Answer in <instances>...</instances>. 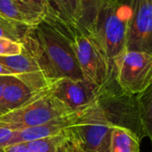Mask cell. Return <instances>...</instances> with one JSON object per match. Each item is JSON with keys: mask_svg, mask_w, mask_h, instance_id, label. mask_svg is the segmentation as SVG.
<instances>
[{"mask_svg": "<svg viewBox=\"0 0 152 152\" xmlns=\"http://www.w3.org/2000/svg\"><path fill=\"white\" fill-rule=\"evenodd\" d=\"M22 44L50 83L61 78L83 79L72 47L71 33L57 22L46 16L31 28Z\"/></svg>", "mask_w": 152, "mask_h": 152, "instance_id": "obj_1", "label": "cell"}, {"mask_svg": "<svg viewBox=\"0 0 152 152\" xmlns=\"http://www.w3.org/2000/svg\"><path fill=\"white\" fill-rule=\"evenodd\" d=\"M115 126L129 129L139 136L142 133L138 110L127 99L106 96L85 107L76 124L84 152H110Z\"/></svg>", "mask_w": 152, "mask_h": 152, "instance_id": "obj_2", "label": "cell"}, {"mask_svg": "<svg viewBox=\"0 0 152 152\" xmlns=\"http://www.w3.org/2000/svg\"><path fill=\"white\" fill-rule=\"evenodd\" d=\"M132 7L133 0H105L97 16L91 35L111 62L125 51Z\"/></svg>", "mask_w": 152, "mask_h": 152, "instance_id": "obj_3", "label": "cell"}, {"mask_svg": "<svg viewBox=\"0 0 152 152\" xmlns=\"http://www.w3.org/2000/svg\"><path fill=\"white\" fill-rule=\"evenodd\" d=\"M63 103L56 99L48 88L35 93L21 107L11 110L0 117L14 131L41 125L54 119L72 114Z\"/></svg>", "mask_w": 152, "mask_h": 152, "instance_id": "obj_4", "label": "cell"}, {"mask_svg": "<svg viewBox=\"0 0 152 152\" xmlns=\"http://www.w3.org/2000/svg\"><path fill=\"white\" fill-rule=\"evenodd\" d=\"M72 47L83 79L102 87L114 72L111 62L92 35L81 30L71 36Z\"/></svg>", "mask_w": 152, "mask_h": 152, "instance_id": "obj_5", "label": "cell"}, {"mask_svg": "<svg viewBox=\"0 0 152 152\" xmlns=\"http://www.w3.org/2000/svg\"><path fill=\"white\" fill-rule=\"evenodd\" d=\"M113 63L116 83L124 92L137 96L152 83L151 54L124 51Z\"/></svg>", "mask_w": 152, "mask_h": 152, "instance_id": "obj_6", "label": "cell"}, {"mask_svg": "<svg viewBox=\"0 0 152 152\" xmlns=\"http://www.w3.org/2000/svg\"><path fill=\"white\" fill-rule=\"evenodd\" d=\"M48 90L69 110L76 112L96 101L101 87L85 79L61 78L52 82Z\"/></svg>", "mask_w": 152, "mask_h": 152, "instance_id": "obj_7", "label": "cell"}, {"mask_svg": "<svg viewBox=\"0 0 152 152\" xmlns=\"http://www.w3.org/2000/svg\"><path fill=\"white\" fill-rule=\"evenodd\" d=\"M125 51L145 52L152 55L151 0H133L132 15L126 35Z\"/></svg>", "mask_w": 152, "mask_h": 152, "instance_id": "obj_8", "label": "cell"}, {"mask_svg": "<svg viewBox=\"0 0 152 152\" xmlns=\"http://www.w3.org/2000/svg\"><path fill=\"white\" fill-rule=\"evenodd\" d=\"M0 64L7 68L15 77L21 80L34 93L48 89L50 84L35 59L24 49L20 55L0 56Z\"/></svg>", "mask_w": 152, "mask_h": 152, "instance_id": "obj_9", "label": "cell"}, {"mask_svg": "<svg viewBox=\"0 0 152 152\" xmlns=\"http://www.w3.org/2000/svg\"><path fill=\"white\" fill-rule=\"evenodd\" d=\"M84 108L76 111L68 115H64L56 119H54L48 123L41 125L27 127L21 130L14 131L10 139L6 142L4 146L13 145L17 143H27L33 140L44 139L47 137H51L58 135L71 127H72L77 122L82 111ZM3 146V147H4Z\"/></svg>", "mask_w": 152, "mask_h": 152, "instance_id": "obj_10", "label": "cell"}, {"mask_svg": "<svg viewBox=\"0 0 152 152\" xmlns=\"http://www.w3.org/2000/svg\"><path fill=\"white\" fill-rule=\"evenodd\" d=\"M0 15L32 28L45 19L47 11L29 0H0Z\"/></svg>", "mask_w": 152, "mask_h": 152, "instance_id": "obj_11", "label": "cell"}, {"mask_svg": "<svg viewBox=\"0 0 152 152\" xmlns=\"http://www.w3.org/2000/svg\"><path fill=\"white\" fill-rule=\"evenodd\" d=\"M76 124L58 135L33 140L26 144L32 152H84Z\"/></svg>", "mask_w": 152, "mask_h": 152, "instance_id": "obj_12", "label": "cell"}, {"mask_svg": "<svg viewBox=\"0 0 152 152\" xmlns=\"http://www.w3.org/2000/svg\"><path fill=\"white\" fill-rule=\"evenodd\" d=\"M48 18L57 22L65 27L71 36L79 31L80 3L79 0H44Z\"/></svg>", "mask_w": 152, "mask_h": 152, "instance_id": "obj_13", "label": "cell"}, {"mask_svg": "<svg viewBox=\"0 0 152 152\" xmlns=\"http://www.w3.org/2000/svg\"><path fill=\"white\" fill-rule=\"evenodd\" d=\"M35 93L21 80L15 76H7L4 87L1 105L9 111L27 102Z\"/></svg>", "mask_w": 152, "mask_h": 152, "instance_id": "obj_14", "label": "cell"}, {"mask_svg": "<svg viewBox=\"0 0 152 152\" xmlns=\"http://www.w3.org/2000/svg\"><path fill=\"white\" fill-rule=\"evenodd\" d=\"M141 140L132 131L115 126L110 140V152H140Z\"/></svg>", "mask_w": 152, "mask_h": 152, "instance_id": "obj_15", "label": "cell"}, {"mask_svg": "<svg viewBox=\"0 0 152 152\" xmlns=\"http://www.w3.org/2000/svg\"><path fill=\"white\" fill-rule=\"evenodd\" d=\"M105 0H79L80 17L79 29L88 34H91L99 12Z\"/></svg>", "mask_w": 152, "mask_h": 152, "instance_id": "obj_16", "label": "cell"}, {"mask_svg": "<svg viewBox=\"0 0 152 152\" xmlns=\"http://www.w3.org/2000/svg\"><path fill=\"white\" fill-rule=\"evenodd\" d=\"M137 103L144 135L149 138L152 144V83L137 95Z\"/></svg>", "mask_w": 152, "mask_h": 152, "instance_id": "obj_17", "label": "cell"}, {"mask_svg": "<svg viewBox=\"0 0 152 152\" xmlns=\"http://www.w3.org/2000/svg\"><path fill=\"white\" fill-rule=\"evenodd\" d=\"M31 27L13 22L0 15V38H6L17 42H23Z\"/></svg>", "mask_w": 152, "mask_h": 152, "instance_id": "obj_18", "label": "cell"}, {"mask_svg": "<svg viewBox=\"0 0 152 152\" xmlns=\"http://www.w3.org/2000/svg\"><path fill=\"white\" fill-rule=\"evenodd\" d=\"M23 47L21 42L14 41L9 39L0 38V56H10L20 55Z\"/></svg>", "mask_w": 152, "mask_h": 152, "instance_id": "obj_19", "label": "cell"}, {"mask_svg": "<svg viewBox=\"0 0 152 152\" xmlns=\"http://www.w3.org/2000/svg\"><path fill=\"white\" fill-rule=\"evenodd\" d=\"M14 130L6 123L0 122V147H3L6 142L10 139Z\"/></svg>", "mask_w": 152, "mask_h": 152, "instance_id": "obj_20", "label": "cell"}, {"mask_svg": "<svg viewBox=\"0 0 152 152\" xmlns=\"http://www.w3.org/2000/svg\"><path fill=\"white\" fill-rule=\"evenodd\" d=\"M0 152H32L26 143H17L0 147Z\"/></svg>", "mask_w": 152, "mask_h": 152, "instance_id": "obj_21", "label": "cell"}, {"mask_svg": "<svg viewBox=\"0 0 152 152\" xmlns=\"http://www.w3.org/2000/svg\"><path fill=\"white\" fill-rule=\"evenodd\" d=\"M7 79V76H0V104H1V101H2L3 91H4V87H5Z\"/></svg>", "mask_w": 152, "mask_h": 152, "instance_id": "obj_22", "label": "cell"}, {"mask_svg": "<svg viewBox=\"0 0 152 152\" xmlns=\"http://www.w3.org/2000/svg\"><path fill=\"white\" fill-rule=\"evenodd\" d=\"M0 76H14V75L7 68H6L3 64H0Z\"/></svg>", "mask_w": 152, "mask_h": 152, "instance_id": "obj_23", "label": "cell"}, {"mask_svg": "<svg viewBox=\"0 0 152 152\" xmlns=\"http://www.w3.org/2000/svg\"><path fill=\"white\" fill-rule=\"evenodd\" d=\"M29 1H31V2H32V3H34V4H36V5H38V6H39V7L46 9L45 4H44V0H29Z\"/></svg>", "mask_w": 152, "mask_h": 152, "instance_id": "obj_24", "label": "cell"}, {"mask_svg": "<svg viewBox=\"0 0 152 152\" xmlns=\"http://www.w3.org/2000/svg\"><path fill=\"white\" fill-rule=\"evenodd\" d=\"M7 112H8V110L0 104V117H1L2 115H4L5 114H7Z\"/></svg>", "mask_w": 152, "mask_h": 152, "instance_id": "obj_25", "label": "cell"}, {"mask_svg": "<svg viewBox=\"0 0 152 152\" xmlns=\"http://www.w3.org/2000/svg\"><path fill=\"white\" fill-rule=\"evenodd\" d=\"M151 4H152V0H151Z\"/></svg>", "mask_w": 152, "mask_h": 152, "instance_id": "obj_26", "label": "cell"}, {"mask_svg": "<svg viewBox=\"0 0 152 152\" xmlns=\"http://www.w3.org/2000/svg\"><path fill=\"white\" fill-rule=\"evenodd\" d=\"M151 152H152V151H151Z\"/></svg>", "mask_w": 152, "mask_h": 152, "instance_id": "obj_27", "label": "cell"}]
</instances>
